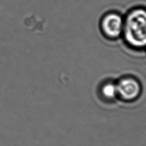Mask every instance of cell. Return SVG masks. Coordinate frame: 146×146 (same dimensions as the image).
Instances as JSON below:
<instances>
[{
    "label": "cell",
    "mask_w": 146,
    "mask_h": 146,
    "mask_svg": "<svg viewBox=\"0 0 146 146\" xmlns=\"http://www.w3.org/2000/svg\"><path fill=\"white\" fill-rule=\"evenodd\" d=\"M122 36L130 48H146V9L136 8L128 13L124 19Z\"/></svg>",
    "instance_id": "1"
},
{
    "label": "cell",
    "mask_w": 146,
    "mask_h": 146,
    "mask_svg": "<svg viewBox=\"0 0 146 146\" xmlns=\"http://www.w3.org/2000/svg\"><path fill=\"white\" fill-rule=\"evenodd\" d=\"M118 99L127 103L133 102L141 94L142 87L136 78L126 76L117 81Z\"/></svg>",
    "instance_id": "2"
},
{
    "label": "cell",
    "mask_w": 146,
    "mask_h": 146,
    "mask_svg": "<svg viewBox=\"0 0 146 146\" xmlns=\"http://www.w3.org/2000/svg\"><path fill=\"white\" fill-rule=\"evenodd\" d=\"M124 19L117 13H109L103 17L100 23L103 35L109 39H117L122 35Z\"/></svg>",
    "instance_id": "3"
},
{
    "label": "cell",
    "mask_w": 146,
    "mask_h": 146,
    "mask_svg": "<svg viewBox=\"0 0 146 146\" xmlns=\"http://www.w3.org/2000/svg\"><path fill=\"white\" fill-rule=\"evenodd\" d=\"M99 93L101 98L106 101H113L118 99L116 82L109 80L102 83Z\"/></svg>",
    "instance_id": "4"
}]
</instances>
